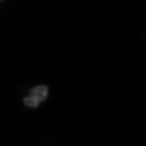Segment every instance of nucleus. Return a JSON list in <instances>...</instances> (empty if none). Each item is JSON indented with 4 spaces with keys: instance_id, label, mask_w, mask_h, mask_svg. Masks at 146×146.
Masks as SVG:
<instances>
[{
    "instance_id": "1",
    "label": "nucleus",
    "mask_w": 146,
    "mask_h": 146,
    "mask_svg": "<svg viewBox=\"0 0 146 146\" xmlns=\"http://www.w3.org/2000/svg\"><path fill=\"white\" fill-rule=\"evenodd\" d=\"M48 87L44 86V85H40V86H37V87L32 89L30 96L35 98L40 103V102H43V101L46 100V98H47V96H48Z\"/></svg>"
},
{
    "instance_id": "2",
    "label": "nucleus",
    "mask_w": 146,
    "mask_h": 146,
    "mask_svg": "<svg viewBox=\"0 0 146 146\" xmlns=\"http://www.w3.org/2000/svg\"><path fill=\"white\" fill-rule=\"evenodd\" d=\"M24 102L25 105L28 107H31V108H36L39 105V102L31 96L26 97L24 100Z\"/></svg>"
}]
</instances>
